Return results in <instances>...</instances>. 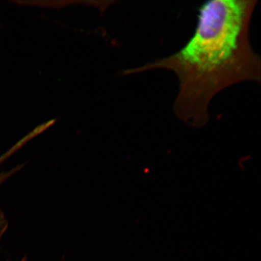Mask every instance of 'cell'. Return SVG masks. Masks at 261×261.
I'll return each instance as SVG.
<instances>
[{"instance_id":"obj_1","label":"cell","mask_w":261,"mask_h":261,"mask_svg":"<svg viewBox=\"0 0 261 261\" xmlns=\"http://www.w3.org/2000/svg\"><path fill=\"white\" fill-rule=\"evenodd\" d=\"M256 1L211 0L198 9L193 35L175 53L122 75L163 69L177 76L174 103L178 118L194 126L208 120V106L220 91L246 81L260 83V58L249 38Z\"/></svg>"},{"instance_id":"obj_3","label":"cell","mask_w":261,"mask_h":261,"mask_svg":"<svg viewBox=\"0 0 261 261\" xmlns=\"http://www.w3.org/2000/svg\"><path fill=\"white\" fill-rule=\"evenodd\" d=\"M18 4H22L29 6H40L44 8H51L55 9H61L73 4V3H81V2H67V1H55V2H15Z\"/></svg>"},{"instance_id":"obj_2","label":"cell","mask_w":261,"mask_h":261,"mask_svg":"<svg viewBox=\"0 0 261 261\" xmlns=\"http://www.w3.org/2000/svg\"><path fill=\"white\" fill-rule=\"evenodd\" d=\"M10 158V155L8 152L6 151L4 154L0 156V166L2 165L3 162H5L6 160ZM24 165H19L15 166V168H12L11 170L7 171H3L0 172V186L3 182L11 177V176L16 174V172L20 171L21 169L24 167ZM9 226V222L5 216L4 212L3 211L1 206H0V245H1L2 240L3 237L4 236L6 230H7Z\"/></svg>"},{"instance_id":"obj_4","label":"cell","mask_w":261,"mask_h":261,"mask_svg":"<svg viewBox=\"0 0 261 261\" xmlns=\"http://www.w3.org/2000/svg\"><path fill=\"white\" fill-rule=\"evenodd\" d=\"M21 261H28L27 257H23V258L22 259Z\"/></svg>"}]
</instances>
